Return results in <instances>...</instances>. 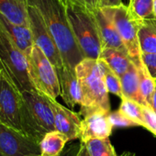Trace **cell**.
I'll return each instance as SVG.
<instances>
[{"instance_id":"obj_1","label":"cell","mask_w":156,"mask_h":156,"mask_svg":"<svg viewBox=\"0 0 156 156\" xmlns=\"http://www.w3.org/2000/svg\"><path fill=\"white\" fill-rule=\"evenodd\" d=\"M27 3L40 11L60 50L64 66L75 70L85 57L72 31L63 3L61 0H27Z\"/></svg>"},{"instance_id":"obj_34","label":"cell","mask_w":156,"mask_h":156,"mask_svg":"<svg viewBox=\"0 0 156 156\" xmlns=\"http://www.w3.org/2000/svg\"><path fill=\"white\" fill-rule=\"evenodd\" d=\"M72 156H75V153H74V154H73Z\"/></svg>"},{"instance_id":"obj_7","label":"cell","mask_w":156,"mask_h":156,"mask_svg":"<svg viewBox=\"0 0 156 156\" xmlns=\"http://www.w3.org/2000/svg\"><path fill=\"white\" fill-rule=\"evenodd\" d=\"M22 93L0 69V122L23 133L20 126Z\"/></svg>"},{"instance_id":"obj_16","label":"cell","mask_w":156,"mask_h":156,"mask_svg":"<svg viewBox=\"0 0 156 156\" xmlns=\"http://www.w3.org/2000/svg\"><path fill=\"white\" fill-rule=\"evenodd\" d=\"M27 0H0V14L10 22L29 27Z\"/></svg>"},{"instance_id":"obj_17","label":"cell","mask_w":156,"mask_h":156,"mask_svg":"<svg viewBox=\"0 0 156 156\" xmlns=\"http://www.w3.org/2000/svg\"><path fill=\"white\" fill-rule=\"evenodd\" d=\"M98 59L105 61L120 78L129 69L131 64V59L127 53L111 48H103Z\"/></svg>"},{"instance_id":"obj_36","label":"cell","mask_w":156,"mask_h":156,"mask_svg":"<svg viewBox=\"0 0 156 156\" xmlns=\"http://www.w3.org/2000/svg\"><path fill=\"white\" fill-rule=\"evenodd\" d=\"M0 69H1V66H0Z\"/></svg>"},{"instance_id":"obj_8","label":"cell","mask_w":156,"mask_h":156,"mask_svg":"<svg viewBox=\"0 0 156 156\" xmlns=\"http://www.w3.org/2000/svg\"><path fill=\"white\" fill-rule=\"evenodd\" d=\"M29 11V28L32 33L34 45L40 48L48 59L51 62L53 67L60 69L64 66L60 50L52 37L51 32L49 31L40 11L31 5L28 7Z\"/></svg>"},{"instance_id":"obj_33","label":"cell","mask_w":156,"mask_h":156,"mask_svg":"<svg viewBox=\"0 0 156 156\" xmlns=\"http://www.w3.org/2000/svg\"><path fill=\"white\" fill-rule=\"evenodd\" d=\"M120 156H136L134 154H131V153H125V154H123L122 155Z\"/></svg>"},{"instance_id":"obj_27","label":"cell","mask_w":156,"mask_h":156,"mask_svg":"<svg viewBox=\"0 0 156 156\" xmlns=\"http://www.w3.org/2000/svg\"><path fill=\"white\" fill-rule=\"evenodd\" d=\"M142 60L147 68L151 77L156 80V54L142 53Z\"/></svg>"},{"instance_id":"obj_32","label":"cell","mask_w":156,"mask_h":156,"mask_svg":"<svg viewBox=\"0 0 156 156\" xmlns=\"http://www.w3.org/2000/svg\"><path fill=\"white\" fill-rule=\"evenodd\" d=\"M153 18L156 20V0H154L153 4Z\"/></svg>"},{"instance_id":"obj_11","label":"cell","mask_w":156,"mask_h":156,"mask_svg":"<svg viewBox=\"0 0 156 156\" xmlns=\"http://www.w3.org/2000/svg\"><path fill=\"white\" fill-rule=\"evenodd\" d=\"M48 100L54 116L55 130L67 136L69 140L80 138L82 120H80L79 116L74 112L59 103L56 100L50 98Z\"/></svg>"},{"instance_id":"obj_20","label":"cell","mask_w":156,"mask_h":156,"mask_svg":"<svg viewBox=\"0 0 156 156\" xmlns=\"http://www.w3.org/2000/svg\"><path fill=\"white\" fill-rule=\"evenodd\" d=\"M137 67L138 70V77H139V83L142 95L147 104L152 108V101L153 96L155 90L156 84L155 80L151 77L147 68L143 64V60L139 61L138 63H134Z\"/></svg>"},{"instance_id":"obj_2","label":"cell","mask_w":156,"mask_h":156,"mask_svg":"<svg viewBox=\"0 0 156 156\" xmlns=\"http://www.w3.org/2000/svg\"><path fill=\"white\" fill-rule=\"evenodd\" d=\"M82 93L81 113L86 116L96 111L110 112L108 91L104 80L101 59L84 58L75 68Z\"/></svg>"},{"instance_id":"obj_31","label":"cell","mask_w":156,"mask_h":156,"mask_svg":"<svg viewBox=\"0 0 156 156\" xmlns=\"http://www.w3.org/2000/svg\"><path fill=\"white\" fill-rule=\"evenodd\" d=\"M152 108H153V110L155 112V113H156V88H155V90H154V96H153Z\"/></svg>"},{"instance_id":"obj_15","label":"cell","mask_w":156,"mask_h":156,"mask_svg":"<svg viewBox=\"0 0 156 156\" xmlns=\"http://www.w3.org/2000/svg\"><path fill=\"white\" fill-rule=\"evenodd\" d=\"M120 82L123 97L131 100L142 106L150 107L142 95L137 67L132 61L129 69L120 77Z\"/></svg>"},{"instance_id":"obj_10","label":"cell","mask_w":156,"mask_h":156,"mask_svg":"<svg viewBox=\"0 0 156 156\" xmlns=\"http://www.w3.org/2000/svg\"><path fill=\"white\" fill-rule=\"evenodd\" d=\"M108 114L109 112L96 111L84 116V120L81 122L80 141L109 138L113 127L110 124Z\"/></svg>"},{"instance_id":"obj_18","label":"cell","mask_w":156,"mask_h":156,"mask_svg":"<svg viewBox=\"0 0 156 156\" xmlns=\"http://www.w3.org/2000/svg\"><path fill=\"white\" fill-rule=\"evenodd\" d=\"M75 156H118L109 138L81 142Z\"/></svg>"},{"instance_id":"obj_4","label":"cell","mask_w":156,"mask_h":156,"mask_svg":"<svg viewBox=\"0 0 156 156\" xmlns=\"http://www.w3.org/2000/svg\"><path fill=\"white\" fill-rule=\"evenodd\" d=\"M0 66L21 93L36 90L29 76L28 57L14 44L1 27Z\"/></svg>"},{"instance_id":"obj_26","label":"cell","mask_w":156,"mask_h":156,"mask_svg":"<svg viewBox=\"0 0 156 156\" xmlns=\"http://www.w3.org/2000/svg\"><path fill=\"white\" fill-rule=\"evenodd\" d=\"M143 116L144 128L156 136V113L153 108L143 106Z\"/></svg>"},{"instance_id":"obj_30","label":"cell","mask_w":156,"mask_h":156,"mask_svg":"<svg viewBox=\"0 0 156 156\" xmlns=\"http://www.w3.org/2000/svg\"><path fill=\"white\" fill-rule=\"evenodd\" d=\"M145 22H147L149 25H151L154 28V30L156 31V20L155 19H154V18H151V19H146V20H144Z\"/></svg>"},{"instance_id":"obj_14","label":"cell","mask_w":156,"mask_h":156,"mask_svg":"<svg viewBox=\"0 0 156 156\" xmlns=\"http://www.w3.org/2000/svg\"><path fill=\"white\" fill-rule=\"evenodd\" d=\"M0 27L14 44L29 58L34 47L32 33L29 27L14 24L0 14Z\"/></svg>"},{"instance_id":"obj_29","label":"cell","mask_w":156,"mask_h":156,"mask_svg":"<svg viewBox=\"0 0 156 156\" xmlns=\"http://www.w3.org/2000/svg\"><path fill=\"white\" fill-rule=\"evenodd\" d=\"M83 4H85L89 9L95 11L96 9L99 8L98 0H80Z\"/></svg>"},{"instance_id":"obj_25","label":"cell","mask_w":156,"mask_h":156,"mask_svg":"<svg viewBox=\"0 0 156 156\" xmlns=\"http://www.w3.org/2000/svg\"><path fill=\"white\" fill-rule=\"evenodd\" d=\"M110 124L113 128H123V127H135L139 126L136 122L126 117L120 111L110 112L108 114Z\"/></svg>"},{"instance_id":"obj_5","label":"cell","mask_w":156,"mask_h":156,"mask_svg":"<svg viewBox=\"0 0 156 156\" xmlns=\"http://www.w3.org/2000/svg\"><path fill=\"white\" fill-rule=\"evenodd\" d=\"M28 59L29 76L35 90L50 99L56 100L61 90L58 75L51 62L35 45Z\"/></svg>"},{"instance_id":"obj_28","label":"cell","mask_w":156,"mask_h":156,"mask_svg":"<svg viewBox=\"0 0 156 156\" xmlns=\"http://www.w3.org/2000/svg\"><path fill=\"white\" fill-rule=\"evenodd\" d=\"M98 3H99V8L118 6L123 4L122 0H98Z\"/></svg>"},{"instance_id":"obj_9","label":"cell","mask_w":156,"mask_h":156,"mask_svg":"<svg viewBox=\"0 0 156 156\" xmlns=\"http://www.w3.org/2000/svg\"><path fill=\"white\" fill-rule=\"evenodd\" d=\"M40 155V144L0 122V156Z\"/></svg>"},{"instance_id":"obj_12","label":"cell","mask_w":156,"mask_h":156,"mask_svg":"<svg viewBox=\"0 0 156 156\" xmlns=\"http://www.w3.org/2000/svg\"><path fill=\"white\" fill-rule=\"evenodd\" d=\"M56 72L60 83V95L63 101L71 108H74L77 104L81 106L82 93L75 70L63 66L60 69H56Z\"/></svg>"},{"instance_id":"obj_37","label":"cell","mask_w":156,"mask_h":156,"mask_svg":"<svg viewBox=\"0 0 156 156\" xmlns=\"http://www.w3.org/2000/svg\"><path fill=\"white\" fill-rule=\"evenodd\" d=\"M38 156H40V155H38Z\"/></svg>"},{"instance_id":"obj_35","label":"cell","mask_w":156,"mask_h":156,"mask_svg":"<svg viewBox=\"0 0 156 156\" xmlns=\"http://www.w3.org/2000/svg\"><path fill=\"white\" fill-rule=\"evenodd\" d=\"M155 84H156V80H155Z\"/></svg>"},{"instance_id":"obj_13","label":"cell","mask_w":156,"mask_h":156,"mask_svg":"<svg viewBox=\"0 0 156 156\" xmlns=\"http://www.w3.org/2000/svg\"><path fill=\"white\" fill-rule=\"evenodd\" d=\"M95 16L97 22L102 48H111L128 54L127 49L112 20L103 12L101 8L95 10Z\"/></svg>"},{"instance_id":"obj_21","label":"cell","mask_w":156,"mask_h":156,"mask_svg":"<svg viewBox=\"0 0 156 156\" xmlns=\"http://www.w3.org/2000/svg\"><path fill=\"white\" fill-rule=\"evenodd\" d=\"M138 37L142 53L156 54V31L151 25L143 21L140 27Z\"/></svg>"},{"instance_id":"obj_3","label":"cell","mask_w":156,"mask_h":156,"mask_svg":"<svg viewBox=\"0 0 156 156\" xmlns=\"http://www.w3.org/2000/svg\"><path fill=\"white\" fill-rule=\"evenodd\" d=\"M20 126L25 135L39 144L46 133L55 131L53 112L46 96L37 90L22 92Z\"/></svg>"},{"instance_id":"obj_22","label":"cell","mask_w":156,"mask_h":156,"mask_svg":"<svg viewBox=\"0 0 156 156\" xmlns=\"http://www.w3.org/2000/svg\"><path fill=\"white\" fill-rule=\"evenodd\" d=\"M153 4L154 0H129L128 8L134 19L143 22L153 18Z\"/></svg>"},{"instance_id":"obj_24","label":"cell","mask_w":156,"mask_h":156,"mask_svg":"<svg viewBox=\"0 0 156 156\" xmlns=\"http://www.w3.org/2000/svg\"><path fill=\"white\" fill-rule=\"evenodd\" d=\"M101 61H102L103 69H104V80H105L108 91L122 99L123 94H122L120 78L108 67V65L105 61L103 60Z\"/></svg>"},{"instance_id":"obj_19","label":"cell","mask_w":156,"mask_h":156,"mask_svg":"<svg viewBox=\"0 0 156 156\" xmlns=\"http://www.w3.org/2000/svg\"><path fill=\"white\" fill-rule=\"evenodd\" d=\"M68 141L67 136L56 130L46 133L40 142V156H58Z\"/></svg>"},{"instance_id":"obj_23","label":"cell","mask_w":156,"mask_h":156,"mask_svg":"<svg viewBox=\"0 0 156 156\" xmlns=\"http://www.w3.org/2000/svg\"><path fill=\"white\" fill-rule=\"evenodd\" d=\"M126 117L139 124V126L144 127L143 116V106L139 103L129 100L125 97L121 99L120 107L119 110Z\"/></svg>"},{"instance_id":"obj_6","label":"cell","mask_w":156,"mask_h":156,"mask_svg":"<svg viewBox=\"0 0 156 156\" xmlns=\"http://www.w3.org/2000/svg\"><path fill=\"white\" fill-rule=\"evenodd\" d=\"M101 9L114 23L131 61L133 63L141 61L142 51L138 33L143 22L134 19L130 14L128 5L124 4L118 6L103 7Z\"/></svg>"}]
</instances>
